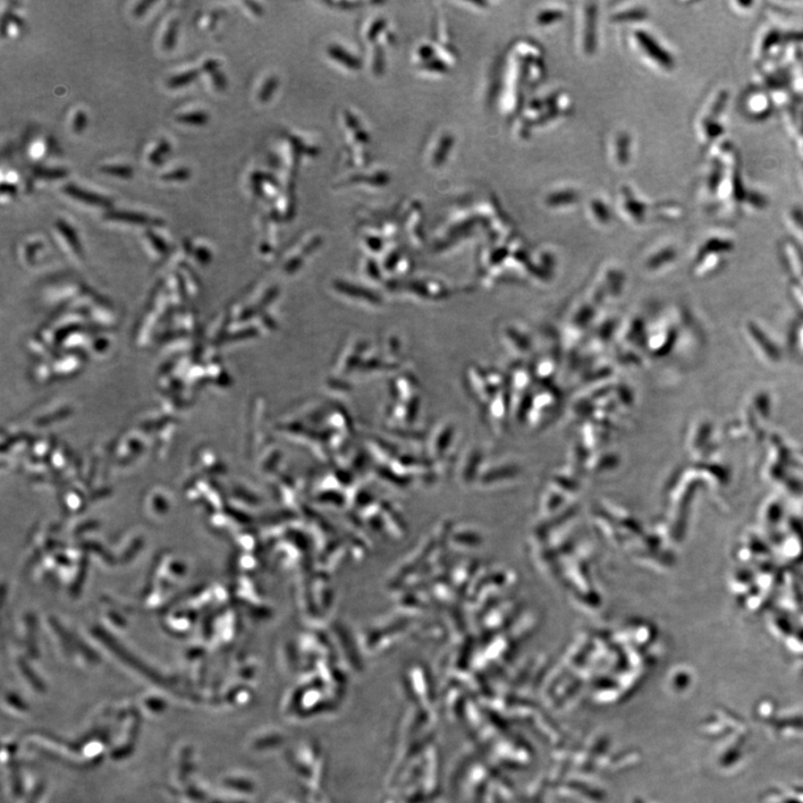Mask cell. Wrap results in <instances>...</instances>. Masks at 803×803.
<instances>
[{"mask_svg": "<svg viewBox=\"0 0 803 803\" xmlns=\"http://www.w3.org/2000/svg\"><path fill=\"white\" fill-rule=\"evenodd\" d=\"M626 287V275L621 269L608 268L599 275L589 292V301L596 307L622 296Z\"/></svg>", "mask_w": 803, "mask_h": 803, "instance_id": "6da1fadb", "label": "cell"}, {"mask_svg": "<svg viewBox=\"0 0 803 803\" xmlns=\"http://www.w3.org/2000/svg\"><path fill=\"white\" fill-rule=\"evenodd\" d=\"M502 340L510 353L526 356L534 347V341L529 332L517 324H508L502 329Z\"/></svg>", "mask_w": 803, "mask_h": 803, "instance_id": "7a4b0ae2", "label": "cell"}, {"mask_svg": "<svg viewBox=\"0 0 803 803\" xmlns=\"http://www.w3.org/2000/svg\"><path fill=\"white\" fill-rule=\"evenodd\" d=\"M62 190L65 195L73 198V199L88 203V205L103 207L113 206L111 198L100 195V193L85 190V189L80 188L74 183L65 184Z\"/></svg>", "mask_w": 803, "mask_h": 803, "instance_id": "3957f363", "label": "cell"}, {"mask_svg": "<svg viewBox=\"0 0 803 803\" xmlns=\"http://www.w3.org/2000/svg\"><path fill=\"white\" fill-rule=\"evenodd\" d=\"M106 218L108 220L125 221V223L137 224H164V221H162L161 219L151 218V216H148L147 215H142L139 214V212L132 211H110L106 215Z\"/></svg>", "mask_w": 803, "mask_h": 803, "instance_id": "277c9868", "label": "cell"}, {"mask_svg": "<svg viewBox=\"0 0 803 803\" xmlns=\"http://www.w3.org/2000/svg\"><path fill=\"white\" fill-rule=\"evenodd\" d=\"M201 74V69H193L184 72V73L173 76V78L168 80V85L171 89L187 87V85L195 82Z\"/></svg>", "mask_w": 803, "mask_h": 803, "instance_id": "5b68a950", "label": "cell"}, {"mask_svg": "<svg viewBox=\"0 0 803 803\" xmlns=\"http://www.w3.org/2000/svg\"><path fill=\"white\" fill-rule=\"evenodd\" d=\"M173 150V147L169 141L166 139H161L159 144L156 147L155 150H153L150 155H148V162L151 165L156 166H160L165 164V157L168 156Z\"/></svg>", "mask_w": 803, "mask_h": 803, "instance_id": "8992f818", "label": "cell"}, {"mask_svg": "<svg viewBox=\"0 0 803 803\" xmlns=\"http://www.w3.org/2000/svg\"><path fill=\"white\" fill-rule=\"evenodd\" d=\"M36 178L42 180H60L69 175V171L65 168H46V166H35L33 170Z\"/></svg>", "mask_w": 803, "mask_h": 803, "instance_id": "52a82bcc", "label": "cell"}, {"mask_svg": "<svg viewBox=\"0 0 803 803\" xmlns=\"http://www.w3.org/2000/svg\"><path fill=\"white\" fill-rule=\"evenodd\" d=\"M180 123L201 126L207 123L209 114L205 111H192L182 113L175 117Z\"/></svg>", "mask_w": 803, "mask_h": 803, "instance_id": "ba28073f", "label": "cell"}, {"mask_svg": "<svg viewBox=\"0 0 803 803\" xmlns=\"http://www.w3.org/2000/svg\"><path fill=\"white\" fill-rule=\"evenodd\" d=\"M100 173L112 177L130 179L132 178L134 171L132 166L128 165H106L101 166Z\"/></svg>", "mask_w": 803, "mask_h": 803, "instance_id": "9c48e42d", "label": "cell"}, {"mask_svg": "<svg viewBox=\"0 0 803 803\" xmlns=\"http://www.w3.org/2000/svg\"><path fill=\"white\" fill-rule=\"evenodd\" d=\"M179 24L180 21L178 20H173L169 22L168 29H166L164 38V47L168 49V51L173 49L175 43H177Z\"/></svg>", "mask_w": 803, "mask_h": 803, "instance_id": "30bf717a", "label": "cell"}, {"mask_svg": "<svg viewBox=\"0 0 803 803\" xmlns=\"http://www.w3.org/2000/svg\"><path fill=\"white\" fill-rule=\"evenodd\" d=\"M191 177V171L187 168H179L171 173L161 175V179L166 182H184Z\"/></svg>", "mask_w": 803, "mask_h": 803, "instance_id": "8fae6325", "label": "cell"}, {"mask_svg": "<svg viewBox=\"0 0 803 803\" xmlns=\"http://www.w3.org/2000/svg\"><path fill=\"white\" fill-rule=\"evenodd\" d=\"M87 125H88V116H87V114H85V112L82 110L76 112L74 120H73L74 132L75 133L83 132L85 128H87Z\"/></svg>", "mask_w": 803, "mask_h": 803, "instance_id": "7c38bea8", "label": "cell"}, {"mask_svg": "<svg viewBox=\"0 0 803 803\" xmlns=\"http://www.w3.org/2000/svg\"><path fill=\"white\" fill-rule=\"evenodd\" d=\"M212 83H214L215 87L219 89V91H224L225 87H227V79H225V75L223 72L215 71L214 73L210 74Z\"/></svg>", "mask_w": 803, "mask_h": 803, "instance_id": "4fadbf2b", "label": "cell"}, {"mask_svg": "<svg viewBox=\"0 0 803 803\" xmlns=\"http://www.w3.org/2000/svg\"><path fill=\"white\" fill-rule=\"evenodd\" d=\"M219 67H220V62L214 60V58H210V60H207L205 63H203L200 69L202 71V73L211 74V73H214L215 71H218Z\"/></svg>", "mask_w": 803, "mask_h": 803, "instance_id": "5bb4252c", "label": "cell"}, {"mask_svg": "<svg viewBox=\"0 0 803 803\" xmlns=\"http://www.w3.org/2000/svg\"><path fill=\"white\" fill-rule=\"evenodd\" d=\"M155 4L156 2H152V0H143V2L139 3L137 6L134 7V15L137 17L143 16L144 13L148 12V9Z\"/></svg>", "mask_w": 803, "mask_h": 803, "instance_id": "9a60e30c", "label": "cell"}, {"mask_svg": "<svg viewBox=\"0 0 803 803\" xmlns=\"http://www.w3.org/2000/svg\"><path fill=\"white\" fill-rule=\"evenodd\" d=\"M17 188L15 184L4 182L2 184V195H16Z\"/></svg>", "mask_w": 803, "mask_h": 803, "instance_id": "2e32d148", "label": "cell"}, {"mask_svg": "<svg viewBox=\"0 0 803 803\" xmlns=\"http://www.w3.org/2000/svg\"><path fill=\"white\" fill-rule=\"evenodd\" d=\"M247 4H248V6L252 7V6H255L256 4H254V3H247ZM252 11L256 12L257 13H259L258 9L252 8Z\"/></svg>", "mask_w": 803, "mask_h": 803, "instance_id": "e0dca14e", "label": "cell"}]
</instances>
